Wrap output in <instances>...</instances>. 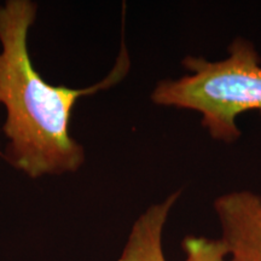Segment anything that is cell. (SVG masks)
<instances>
[{
    "label": "cell",
    "instance_id": "3",
    "mask_svg": "<svg viewBox=\"0 0 261 261\" xmlns=\"http://www.w3.org/2000/svg\"><path fill=\"white\" fill-rule=\"evenodd\" d=\"M214 212L228 261H261V197L249 190L219 196Z\"/></svg>",
    "mask_w": 261,
    "mask_h": 261
},
{
    "label": "cell",
    "instance_id": "1",
    "mask_svg": "<svg viewBox=\"0 0 261 261\" xmlns=\"http://www.w3.org/2000/svg\"><path fill=\"white\" fill-rule=\"evenodd\" d=\"M38 6L31 0H8L0 6V104L6 119L4 156L29 178L79 171L85 149L70 136V119L80 97L91 96L120 83L129 69L125 44L109 75L85 89L55 86L33 65L29 29Z\"/></svg>",
    "mask_w": 261,
    "mask_h": 261
},
{
    "label": "cell",
    "instance_id": "4",
    "mask_svg": "<svg viewBox=\"0 0 261 261\" xmlns=\"http://www.w3.org/2000/svg\"><path fill=\"white\" fill-rule=\"evenodd\" d=\"M181 191L173 192L160 203L152 204L135 221L117 261H167L162 236L168 215Z\"/></svg>",
    "mask_w": 261,
    "mask_h": 261
},
{
    "label": "cell",
    "instance_id": "2",
    "mask_svg": "<svg viewBox=\"0 0 261 261\" xmlns=\"http://www.w3.org/2000/svg\"><path fill=\"white\" fill-rule=\"evenodd\" d=\"M182 67L189 71L184 76L156 85L152 103L194 110L212 138L236 142L241 137L237 116L252 110L261 113V58L254 45L236 38L224 60L188 56Z\"/></svg>",
    "mask_w": 261,
    "mask_h": 261
},
{
    "label": "cell",
    "instance_id": "5",
    "mask_svg": "<svg viewBox=\"0 0 261 261\" xmlns=\"http://www.w3.org/2000/svg\"><path fill=\"white\" fill-rule=\"evenodd\" d=\"M184 261H228L226 244L221 238L187 236L181 242Z\"/></svg>",
    "mask_w": 261,
    "mask_h": 261
}]
</instances>
